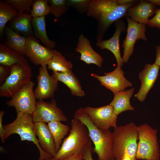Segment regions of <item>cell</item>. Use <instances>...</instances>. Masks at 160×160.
<instances>
[{"instance_id":"obj_23","label":"cell","mask_w":160,"mask_h":160,"mask_svg":"<svg viewBox=\"0 0 160 160\" xmlns=\"http://www.w3.org/2000/svg\"><path fill=\"white\" fill-rule=\"evenodd\" d=\"M27 64V59L1 43L0 44V64L11 67L16 64Z\"/></svg>"},{"instance_id":"obj_13","label":"cell","mask_w":160,"mask_h":160,"mask_svg":"<svg viewBox=\"0 0 160 160\" xmlns=\"http://www.w3.org/2000/svg\"><path fill=\"white\" fill-rule=\"evenodd\" d=\"M124 73L121 67L117 66L112 71L105 73L104 76H99L95 73L91 75L97 79L101 85L110 90L114 94L124 91L126 88L132 86V83L125 78Z\"/></svg>"},{"instance_id":"obj_11","label":"cell","mask_w":160,"mask_h":160,"mask_svg":"<svg viewBox=\"0 0 160 160\" xmlns=\"http://www.w3.org/2000/svg\"><path fill=\"white\" fill-rule=\"evenodd\" d=\"M85 110L95 125L99 129H109L117 127V116L109 104L98 108L87 106Z\"/></svg>"},{"instance_id":"obj_14","label":"cell","mask_w":160,"mask_h":160,"mask_svg":"<svg viewBox=\"0 0 160 160\" xmlns=\"http://www.w3.org/2000/svg\"><path fill=\"white\" fill-rule=\"evenodd\" d=\"M37 84L34 91L36 99L38 100L52 98L58 87L57 80L49 73L47 66H41L37 76Z\"/></svg>"},{"instance_id":"obj_6","label":"cell","mask_w":160,"mask_h":160,"mask_svg":"<svg viewBox=\"0 0 160 160\" xmlns=\"http://www.w3.org/2000/svg\"><path fill=\"white\" fill-rule=\"evenodd\" d=\"M138 131L137 159L159 160L160 151L157 130L145 124L138 126Z\"/></svg>"},{"instance_id":"obj_22","label":"cell","mask_w":160,"mask_h":160,"mask_svg":"<svg viewBox=\"0 0 160 160\" xmlns=\"http://www.w3.org/2000/svg\"><path fill=\"white\" fill-rule=\"evenodd\" d=\"M51 76L58 81H61L66 85L70 89L72 95L82 97L85 95L79 80L72 71L53 72Z\"/></svg>"},{"instance_id":"obj_26","label":"cell","mask_w":160,"mask_h":160,"mask_svg":"<svg viewBox=\"0 0 160 160\" xmlns=\"http://www.w3.org/2000/svg\"><path fill=\"white\" fill-rule=\"evenodd\" d=\"M47 68L53 72H71L73 65L59 52L54 50L51 59L48 62Z\"/></svg>"},{"instance_id":"obj_41","label":"cell","mask_w":160,"mask_h":160,"mask_svg":"<svg viewBox=\"0 0 160 160\" xmlns=\"http://www.w3.org/2000/svg\"><path fill=\"white\" fill-rule=\"evenodd\" d=\"M44 160H55L54 159L53 157L52 158H49V159H46Z\"/></svg>"},{"instance_id":"obj_27","label":"cell","mask_w":160,"mask_h":160,"mask_svg":"<svg viewBox=\"0 0 160 160\" xmlns=\"http://www.w3.org/2000/svg\"><path fill=\"white\" fill-rule=\"evenodd\" d=\"M53 138L56 153L62 143V140L70 131L69 126L62 124L61 122L52 121L47 123Z\"/></svg>"},{"instance_id":"obj_34","label":"cell","mask_w":160,"mask_h":160,"mask_svg":"<svg viewBox=\"0 0 160 160\" xmlns=\"http://www.w3.org/2000/svg\"><path fill=\"white\" fill-rule=\"evenodd\" d=\"M155 14L154 17L149 20L148 25L151 28L160 29V9H156Z\"/></svg>"},{"instance_id":"obj_17","label":"cell","mask_w":160,"mask_h":160,"mask_svg":"<svg viewBox=\"0 0 160 160\" xmlns=\"http://www.w3.org/2000/svg\"><path fill=\"white\" fill-rule=\"evenodd\" d=\"M75 50L81 54L80 60L87 64H93L101 68L103 60L102 57L94 50L89 40L83 34L79 37Z\"/></svg>"},{"instance_id":"obj_30","label":"cell","mask_w":160,"mask_h":160,"mask_svg":"<svg viewBox=\"0 0 160 160\" xmlns=\"http://www.w3.org/2000/svg\"><path fill=\"white\" fill-rule=\"evenodd\" d=\"M50 13L58 18L65 13L68 9L66 0H49Z\"/></svg>"},{"instance_id":"obj_1","label":"cell","mask_w":160,"mask_h":160,"mask_svg":"<svg viewBox=\"0 0 160 160\" xmlns=\"http://www.w3.org/2000/svg\"><path fill=\"white\" fill-rule=\"evenodd\" d=\"M131 4L118 5L115 0H91L86 13L97 22V42L102 40L112 24L126 16Z\"/></svg>"},{"instance_id":"obj_29","label":"cell","mask_w":160,"mask_h":160,"mask_svg":"<svg viewBox=\"0 0 160 160\" xmlns=\"http://www.w3.org/2000/svg\"><path fill=\"white\" fill-rule=\"evenodd\" d=\"M49 1V0L34 1L30 12L32 18L45 16L50 13Z\"/></svg>"},{"instance_id":"obj_38","label":"cell","mask_w":160,"mask_h":160,"mask_svg":"<svg viewBox=\"0 0 160 160\" xmlns=\"http://www.w3.org/2000/svg\"><path fill=\"white\" fill-rule=\"evenodd\" d=\"M81 155L75 154L71 156L66 158L60 160H82Z\"/></svg>"},{"instance_id":"obj_25","label":"cell","mask_w":160,"mask_h":160,"mask_svg":"<svg viewBox=\"0 0 160 160\" xmlns=\"http://www.w3.org/2000/svg\"><path fill=\"white\" fill-rule=\"evenodd\" d=\"M32 22L35 36L46 46L53 49L56 43L54 40H50L47 35L45 16L32 18Z\"/></svg>"},{"instance_id":"obj_39","label":"cell","mask_w":160,"mask_h":160,"mask_svg":"<svg viewBox=\"0 0 160 160\" xmlns=\"http://www.w3.org/2000/svg\"><path fill=\"white\" fill-rule=\"evenodd\" d=\"M132 0H115L116 4L119 5H123L131 3Z\"/></svg>"},{"instance_id":"obj_36","label":"cell","mask_w":160,"mask_h":160,"mask_svg":"<svg viewBox=\"0 0 160 160\" xmlns=\"http://www.w3.org/2000/svg\"><path fill=\"white\" fill-rule=\"evenodd\" d=\"M92 147L87 149L81 155L82 160H93L92 156Z\"/></svg>"},{"instance_id":"obj_28","label":"cell","mask_w":160,"mask_h":160,"mask_svg":"<svg viewBox=\"0 0 160 160\" xmlns=\"http://www.w3.org/2000/svg\"><path fill=\"white\" fill-rule=\"evenodd\" d=\"M18 12L10 4L0 1V35L2 37L7 23L17 14Z\"/></svg>"},{"instance_id":"obj_31","label":"cell","mask_w":160,"mask_h":160,"mask_svg":"<svg viewBox=\"0 0 160 160\" xmlns=\"http://www.w3.org/2000/svg\"><path fill=\"white\" fill-rule=\"evenodd\" d=\"M33 0H5L7 3L11 5L18 12L29 13L31 11V6Z\"/></svg>"},{"instance_id":"obj_19","label":"cell","mask_w":160,"mask_h":160,"mask_svg":"<svg viewBox=\"0 0 160 160\" xmlns=\"http://www.w3.org/2000/svg\"><path fill=\"white\" fill-rule=\"evenodd\" d=\"M35 133L42 149L53 157L56 153L54 142L48 125L45 123H34Z\"/></svg>"},{"instance_id":"obj_5","label":"cell","mask_w":160,"mask_h":160,"mask_svg":"<svg viewBox=\"0 0 160 160\" xmlns=\"http://www.w3.org/2000/svg\"><path fill=\"white\" fill-rule=\"evenodd\" d=\"M32 115L21 112L17 113L16 119L12 122L4 126L5 131V139L13 134H18L21 141H31L38 148L40 157L38 160H44L53 157L44 152L41 148L37 138Z\"/></svg>"},{"instance_id":"obj_24","label":"cell","mask_w":160,"mask_h":160,"mask_svg":"<svg viewBox=\"0 0 160 160\" xmlns=\"http://www.w3.org/2000/svg\"><path fill=\"white\" fill-rule=\"evenodd\" d=\"M4 33L6 38V45L10 48L24 56L27 37L15 32L9 26L5 27Z\"/></svg>"},{"instance_id":"obj_35","label":"cell","mask_w":160,"mask_h":160,"mask_svg":"<svg viewBox=\"0 0 160 160\" xmlns=\"http://www.w3.org/2000/svg\"><path fill=\"white\" fill-rule=\"evenodd\" d=\"M5 113V111L1 110L0 111V136L1 141L2 143L5 142V131L2 125V119Z\"/></svg>"},{"instance_id":"obj_20","label":"cell","mask_w":160,"mask_h":160,"mask_svg":"<svg viewBox=\"0 0 160 160\" xmlns=\"http://www.w3.org/2000/svg\"><path fill=\"white\" fill-rule=\"evenodd\" d=\"M32 19L29 13H18L10 21L9 27L15 32L26 37L33 35Z\"/></svg>"},{"instance_id":"obj_40","label":"cell","mask_w":160,"mask_h":160,"mask_svg":"<svg viewBox=\"0 0 160 160\" xmlns=\"http://www.w3.org/2000/svg\"><path fill=\"white\" fill-rule=\"evenodd\" d=\"M147 1L155 5H156L160 7V0H149Z\"/></svg>"},{"instance_id":"obj_12","label":"cell","mask_w":160,"mask_h":160,"mask_svg":"<svg viewBox=\"0 0 160 160\" xmlns=\"http://www.w3.org/2000/svg\"><path fill=\"white\" fill-rule=\"evenodd\" d=\"M54 50L42 45L33 35L27 37L24 56L34 64L47 66L52 56Z\"/></svg>"},{"instance_id":"obj_8","label":"cell","mask_w":160,"mask_h":160,"mask_svg":"<svg viewBox=\"0 0 160 160\" xmlns=\"http://www.w3.org/2000/svg\"><path fill=\"white\" fill-rule=\"evenodd\" d=\"M34 85L31 81L15 94L11 100L6 102L9 107H14L17 113L32 115L36 106V97L33 90Z\"/></svg>"},{"instance_id":"obj_21","label":"cell","mask_w":160,"mask_h":160,"mask_svg":"<svg viewBox=\"0 0 160 160\" xmlns=\"http://www.w3.org/2000/svg\"><path fill=\"white\" fill-rule=\"evenodd\" d=\"M134 91V88H132L114 94L113 98L109 104L113 107L116 116L126 111L135 110L130 103V99Z\"/></svg>"},{"instance_id":"obj_32","label":"cell","mask_w":160,"mask_h":160,"mask_svg":"<svg viewBox=\"0 0 160 160\" xmlns=\"http://www.w3.org/2000/svg\"><path fill=\"white\" fill-rule=\"evenodd\" d=\"M91 0H67V4L69 7L75 9L80 13L87 11L89 5Z\"/></svg>"},{"instance_id":"obj_15","label":"cell","mask_w":160,"mask_h":160,"mask_svg":"<svg viewBox=\"0 0 160 160\" xmlns=\"http://www.w3.org/2000/svg\"><path fill=\"white\" fill-rule=\"evenodd\" d=\"M160 67L154 63L147 64L139 73L140 88L134 96L141 102H143L150 89L153 86L159 74Z\"/></svg>"},{"instance_id":"obj_37","label":"cell","mask_w":160,"mask_h":160,"mask_svg":"<svg viewBox=\"0 0 160 160\" xmlns=\"http://www.w3.org/2000/svg\"><path fill=\"white\" fill-rule=\"evenodd\" d=\"M156 57L154 63L160 67V45L156 46Z\"/></svg>"},{"instance_id":"obj_3","label":"cell","mask_w":160,"mask_h":160,"mask_svg":"<svg viewBox=\"0 0 160 160\" xmlns=\"http://www.w3.org/2000/svg\"><path fill=\"white\" fill-rule=\"evenodd\" d=\"M114 128L113 153L115 160H137L138 126L130 122Z\"/></svg>"},{"instance_id":"obj_18","label":"cell","mask_w":160,"mask_h":160,"mask_svg":"<svg viewBox=\"0 0 160 160\" xmlns=\"http://www.w3.org/2000/svg\"><path fill=\"white\" fill-rule=\"evenodd\" d=\"M156 9L155 5L153 4L141 0L137 5L128 9L126 15L134 21L148 25L149 17L155 14Z\"/></svg>"},{"instance_id":"obj_16","label":"cell","mask_w":160,"mask_h":160,"mask_svg":"<svg viewBox=\"0 0 160 160\" xmlns=\"http://www.w3.org/2000/svg\"><path fill=\"white\" fill-rule=\"evenodd\" d=\"M115 22L116 29L112 36L108 39L97 42L96 45L102 49H107L111 52L116 60L117 66L121 68L124 63L120 52L119 40L121 33L125 29L126 25L122 20Z\"/></svg>"},{"instance_id":"obj_10","label":"cell","mask_w":160,"mask_h":160,"mask_svg":"<svg viewBox=\"0 0 160 160\" xmlns=\"http://www.w3.org/2000/svg\"><path fill=\"white\" fill-rule=\"evenodd\" d=\"M127 22V35L122 43L124 48L123 55L122 57L124 63H126L134 50V45L139 39L147 40L145 32L146 25L143 23H138L132 20L126 15Z\"/></svg>"},{"instance_id":"obj_7","label":"cell","mask_w":160,"mask_h":160,"mask_svg":"<svg viewBox=\"0 0 160 160\" xmlns=\"http://www.w3.org/2000/svg\"><path fill=\"white\" fill-rule=\"evenodd\" d=\"M9 75L0 86L1 97H12L25 84L31 81V68L28 64H16L11 67Z\"/></svg>"},{"instance_id":"obj_9","label":"cell","mask_w":160,"mask_h":160,"mask_svg":"<svg viewBox=\"0 0 160 160\" xmlns=\"http://www.w3.org/2000/svg\"><path fill=\"white\" fill-rule=\"evenodd\" d=\"M32 116L34 122L48 123L52 121H67V118L57 106L56 100L53 98L49 102L43 100L37 101L36 109Z\"/></svg>"},{"instance_id":"obj_2","label":"cell","mask_w":160,"mask_h":160,"mask_svg":"<svg viewBox=\"0 0 160 160\" xmlns=\"http://www.w3.org/2000/svg\"><path fill=\"white\" fill-rule=\"evenodd\" d=\"M71 126L69 135L64 139L53 157L55 160L63 159L75 154L81 156L87 149L92 147V142L87 126L74 118L71 120Z\"/></svg>"},{"instance_id":"obj_4","label":"cell","mask_w":160,"mask_h":160,"mask_svg":"<svg viewBox=\"0 0 160 160\" xmlns=\"http://www.w3.org/2000/svg\"><path fill=\"white\" fill-rule=\"evenodd\" d=\"M74 118L78 119L87 127L89 135L95 145L92 152L98 156L97 160H115L113 153V132L109 129H103L96 127L84 108L78 109Z\"/></svg>"},{"instance_id":"obj_33","label":"cell","mask_w":160,"mask_h":160,"mask_svg":"<svg viewBox=\"0 0 160 160\" xmlns=\"http://www.w3.org/2000/svg\"><path fill=\"white\" fill-rule=\"evenodd\" d=\"M11 71L10 67L0 64V85L3 84L9 75Z\"/></svg>"}]
</instances>
